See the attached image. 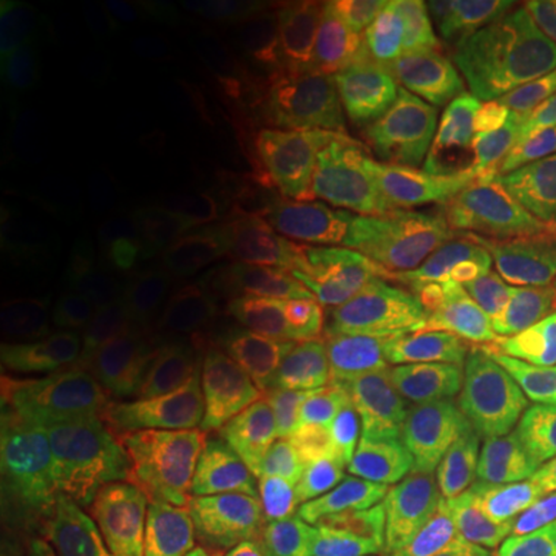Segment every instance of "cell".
I'll list each match as a JSON object with an SVG mask.
<instances>
[{"label":"cell","instance_id":"ba28073f","mask_svg":"<svg viewBox=\"0 0 556 556\" xmlns=\"http://www.w3.org/2000/svg\"><path fill=\"white\" fill-rule=\"evenodd\" d=\"M109 467L116 484L148 497L160 513L204 497L206 475L157 433V420L144 402H129L119 417Z\"/></svg>","mask_w":556,"mask_h":556},{"label":"cell","instance_id":"8fae6325","mask_svg":"<svg viewBox=\"0 0 556 556\" xmlns=\"http://www.w3.org/2000/svg\"><path fill=\"white\" fill-rule=\"evenodd\" d=\"M397 70L405 86L456 129L471 122L462 21H430L397 41Z\"/></svg>","mask_w":556,"mask_h":556},{"label":"cell","instance_id":"277c9868","mask_svg":"<svg viewBox=\"0 0 556 556\" xmlns=\"http://www.w3.org/2000/svg\"><path fill=\"white\" fill-rule=\"evenodd\" d=\"M345 471H351L358 484L392 492V497L405 492H426L458 500H526L520 486L482 451L448 443L392 435L353 451L345 458Z\"/></svg>","mask_w":556,"mask_h":556},{"label":"cell","instance_id":"ffe728a7","mask_svg":"<svg viewBox=\"0 0 556 556\" xmlns=\"http://www.w3.org/2000/svg\"><path fill=\"white\" fill-rule=\"evenodd\" d=\"M65 127V90L58 70L3 99V129L18 152L50 150Z\"/></svg>","mask_w":556,"mask_h":556},{"label":"cell","instance_id":"83f0119b","mask_svg":"<svg viewBox=\"0 0 556 556\" xmlns=\"http://www.w3.org/2000/svg\"><path fill=\"white\" fill-rule=\"evenodd\" d=\"M541 556H556V513L548 520V531L544 539V546H541Z\"/></svg>","mask_w":556,"mask_h":556},{"label":"cell","instance_id":"5b68a950","mask_svg":"<svg viewBox=\"0 0 556 556\" xmlns=\"http://www.w3.org/2000/svg\"><path fill=\"white\" fill-rule=\"evenodd\" d=\"M539 5L486 3L462 18L471 122L523 119L526 70Z\"/></svg>","mask_w":556,"mask_h":556},{"label":"cell","instance_id":"7a4b0ae2","mask_svg":"<svg viewBox=\"0 0 556 556\" xmlns=\"http://www.w3.org/2000/svg\"><path fill=\"white\" fill-rule=\"evenodd\" d=\"M443 199L469 217L556 219V127L469 122L443 157Z\"/></svg>","mask_w":556,"mask_h":556},{"label":"cell","instance_id":"9a60e30c","mask_svg":"<svg viewBox=\"0 0 556 556\" xmlns=\"http://www.w3.org/2000/svg\"><path fill=\"white\" fill-rule=\"evenodd\" d=\"M62 47L58 13L31 0H3L0 5V99L26 83L52 73Z\"/></svg>","mask_w":556,"mask_h":556},{"label":"cell","instance_id":"d4e9b609","mask_svg":"<svg viewBox=\"0 0 556 556\" xmlns=\"http://www.w3.org/2000/svg\"><path fill=\"white\" fill-rule=\"evenodd\" d=\"M523 119L556 127V18L539 5L536 37L526 70Z\"/></svg>","mask_w":556,"mask_h":556},{"label":"cell","instance_id":"3957f363","mask_svg":"<svg viewBox=\"0 0 556 556\" xmlns=\"http://www.w3.org/2000/svg\"><path fill=\"white\" fill-rule=\"evenodd\" d=\"M366 377L377 400L379 426L392 435L482 454L510 448V409L486 405L433 358L397 353Z\"/></svg>","mask_w":556,"mask_h":556},{"label":"cell","instance_id":"4fadbf2b","mask_svg":"<svg viewBox=\"0 0 556 556\" xmlns=\"http://www.w3.org/2000/svg\"><path fill=\"white\" fill-rule=\"evenodd\" d=\"M165 409L178 441L197 451H217L240 433L238 402L219 358H193L165 379Z\"/></svg>","mask_w":556,"mask_h":556},{"label":"cell","instance_id":"f1b7e54d","mask_svg":"<svg viewBox=\"0 0 556 556\" xmlns=\"http://www.w3.org/2000/svg\"><path fill=\"white\" fill-rule=\"evenodd\" d=\"M379 556H428V554H420V552H415V548L402 546V548H389V552L379 554Z\"/></svg>","mask_w":556,"mask_h":556},{"label":"cell","instance_id":"ac0fdd59","mask_svg":"<svg viewBox=\"0 0 556 556\" xmlns=\"http://www.w3.org/2000/svg\"><path fill=\"white\" fill-rule=\"evenodd\" d=\"M510 448L486 454L520 486L528 503L556 513V409H510Z\"/></svg>","mask_w":556,"mask_h":556},{"label":"cell","instance_id":"44dd1931","mask_svg":"<svg viewBox=\"0 0 556 556\" xmlns=\"http://www.w3.org/2000/svg\"><path fill=\"white\" fill-rule=\"evenodd\" d=\"M304 9L309 16L328 21L345 31L384 34L400 39L443 16L441 5L407 3V0H315Z\"/></svg>","mask_w":556,"mask_h":556},{"label":"cell","instance_id":"f546056e","mask_svg":"<svg viewBox=\"0 0 556 556\" xmlns=\"http://www.w3.org/2000/svg\"><path fill=\"white\" fill-rule=\"evenodd\" d=\"M90 556H131V554H127V552H96Z\"/></svg>","mask_w":556,"mask_h":556},{"label":"cell","instance_id":"1f68e13d","mask_svg":"<svg viewBox=\"0 0 556 556\" xmlns=\"http://www.w3.org/2000/svg\"><path fill=\"white\" fill-rule=\"evenodd\" d=\"M546 9H548V13H552V16L556 18V3H546Z\"/></svg>","mask_w":556,"mask_h":556},{"label":"cell","instance_id":"7c38bea8","mask_svg":"<svg viewBox=\"0 0 556 556\" xmlns=\"http://www.w3.org/2000/svg\"><path fill=\"white\" fill-rule=\"evenodd\" d=\"M287 458L270 446L229 451L206 471L204 500L225 541L245 539L274 505Z\"/></svg>","mask_w":556,"mask_h":556},{"label":"cell","instance_id":"52a82bcc","mask_svg":"<svg viewBox=\"0 0 556 556\" xmlns=\"http://www.w3.org/2000/svg\"><path fill=\"white\" fill-rule=\"evenodd\" d=\"M379 426V409L366 374L319 381L274 417L270 446L287 462H315Z\"/></svg>","mask_w":556,"mask_h":556},{"label":"cell","instance_id":"4316f807","mask_svg":"<svg viewBox=\"0 0 556 556\" xmlns=\"http://www.w3.org/2000/svg\"><path fill=\"white\" fill-rule=\"evenodd\" d=\"M176 16L206 37H225L232 31V11L204 0H178Z\"/></svg>","mask_w":556,"mask_h":556},{"label":"cell","instance_id":"4dcf8cb0","mask_svg":"<svg viewBox=\"0 0 556 556\" xmlns=\"http://www.w3.org/2000/svg\"><path fill=\"white\" fill-rule=\"evenodd\" d=\"M208 556H235L232 552H229V548L227 546H222L219 548V552H214V554H208Z\"/></svg>","mask_w":556,"mask_h":556},{"label":"cell","instance_id":"2e32d148","mask_svg":"<svg viewBox=\"0 0 556 556\" xmlns=\"http://www.w3.org/2000/svg\"><path fill=\"white\" fill-rule=\"evenodd\" d=\"M80 407L75 381L41 358L3 351V413L29 430L67 426Z\"/></svg>","mask_w":556,"mask_h":556},{"label":"cell","instance_id":"603a6c76","mask_svg":"<svg viewBox=\"0 0 556 556\" xmlns=\"http://www.w3.org/2000/svg\"><path fill=\"white\" fill-rule=\"evenodd\" d=\"M475 528L482 556H536L541 523L528 500H475Z\"/></svg>","mask_w":556,"mask_h":556},{"label":"cell","instance_id":"cb8c5ba5","mask_svg":"<svg viewBox=\"0 0 556 556\" xmlns=\"http://www.w3.org/2000/svg\"><path fill=\"white\" fill-rule=\"evenodd\" d=\"M225 546L217 520L206 500L199 497L189 505L163 513L148 544L137 556H208Z\"/></svg>","mask_w":556,"mask_h":556},{"label":"cell","instance_id":"484cf974","mask_svg":"<svg viewBox=\"0 0 556 556\" xmlns=\"http://www.w3.org/2000/svg\"><path fill=\"white\" fill-rule=\"evenodd\" d=\"M520 330H533L556 343V238L541 245L528 266Z\"/></svg>","mask_w":556,"mask_h":556},{"label":"cell","instance_id":"6da1fadb","mask_svg":"<svg viewBox=\"0 0 556 556\" xmlns=\"http://www.w3.org/2000/svg\"><path fill=\"white\" fill-rule=\"evenodd\" d=\"M556 238V219L438 214L426 229L428 261L469 328L518 336L533 253Z\"/></svg>","mask_w":556,"mask_h":556},{"label":"cell","instance_id":"5bb4252c","mask_svg":"<svg viewBox=\"0 0 556 556\" xmlns=\"http://www.w3.org/2000/svg\"><path fill=\"white\" fill-rule=\"evenodd\" d=\"M381 526L407 548L428 556H482L475 528V500L405 492L379 505Z\"/></svg>","mask_w":556,"mask_h":556},{"label":"cell","instance_id":"7402d4cb","mask_svg":"<svg viewBox=\"0 0 556 556\" xmlns=\"http://www.w3.org/2000/svg\"><path fill=\"white\" fill-rule=\"evenodd\" d=\"M163 513L148 497L137 495L127 486H109L90 507L86 536L101 552H131L142 548L155 531Z\"/></svg>","mask_w":556,"mask_h":556},{"label":"cell","instance_id":"9c48e42d","mask_svg":"<svg viewBox=\"0 0 556 556\" xmlns=\"http://www.w3.org/2000/svg\"><path fill=\"white\" fill-rule=\"evenodd\" d=\"M364 505L358 490L338 475H312L276 503L266 546L281 554L315 556L338 548L358 533Z\"/></svg>","mask_w":556,"mask_h":556},{"label":"cell","instance_id":"30bf717a","mask_svg":"<svg viewBox=\"0 0 556 556\" xmlns=\"http://www.w3.org/2000/svg\"><path fill=\"white\" fill-rule=\"evenodd\" d=\"M238 402L240 433L274 422L304 392L332 379L323 368L263 343L232 345L219 356Z\"/></svg>","mask_w":556,"mask_h":556},{"label":"cell","instance_id":"d6986e66","mask_svg":"<svg viewBox=\"0 0 556 556\" xmlns=\"http://www.w3.org/2000/svg\"><path fill=\"white\" fill-rule=\"evenodd\" d=\"M263 343L323 368L328 377H345L368 361L374 340L358 325L345 319H319V323L283 325Z\"/></svg>","mask_w":556,"mask_h":556},{"label":"cell","instance_id":"8992f818","mask_svg":"<svg viewBox=\"0 0 556 556\" xmlns=\"http://www.w3.org/2000/svg\"><path fill=\"white\" fill-rule=\"evenodd\" d=\"M438 364L477 397L516 407H556V348L533 336L456 330L438 348Z\"/></svg>","mask_w":556,"mask_h":556},{"label":"cell","instance_id":"e0dca14e","mask_svg":"<svg viewBox=\"0 0 556 556\" xmlns=\"http://www.w3.org/2000/svg\"><path fill=\"white\" fill-rule=\"evenodd\" d=\"M83 507L78 497H24L3 507V556H80Z\"/></svg>","mask_w":556,"mask_h":556}]
</instances>
